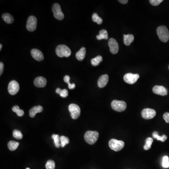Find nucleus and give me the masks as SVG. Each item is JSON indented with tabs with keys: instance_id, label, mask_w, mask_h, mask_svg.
Returning <instances> with one entry per match:
<instances>
[{
	"instance_id": "obj_1",
	"label": "nucleus",
	"mask_w": 169,
	"mask_h": 169,
	"mask_svg": "<svg viewBox=\"0 0 169 169\" xmlns=\"http://www.w3.org/2000/svg\"><path fill=\"white\" fill-rule=\"evenodd\" d=\"M99 137L98 132L96 131H86L84 135L86 142L90 145H93L96 142Z\"/></svg>"
},
{
	"instance_id": "obj_2",
	"label": "nucleus",
	"mask_w": 169,
	"mask_h": 169,
	"mask_svg": "<svg viewBox=\"0 0 169 169\" xmlns=\"http://www.w3.org/2000/svg\"><path fill=\"white\" fill-rule=\"evenodd\" d=\"M157 33L159 39L162 41L166 42L169 41V30L165 26H160L157 29Z\"/></svg>"
},
{
	"instance_id": "obj_3",
	"label": "nucleus",
	"mask_w": 169,
	"mask_h": 169,
	"mask_svg": "<svg viewBox=\"0 0 169 169\" xmlns=\"http://www.w3.org/2000/svg\"><path fill=\"white\" fill-rule=\"evenodd\" d=\"M55 52L58 56L60 58H68L71 55V51L69 47L64 45H60L56 47Z\"/></svg>"
},
{
	"instance_id": "obj_4",
	"label": "nucleus",
	"mask_w": 169,
	"mask_h": 169,
	"mask_svg": "<svg viewBox=\"0 0 169 169\" xmlns=\"http://www.w3.org/2000/svg\"><path fill=\"white\" fill-rule=\"evenodd\" d=\"M108 145L112 150H114L115 151H119L123 149L125 146V143L122 140L112 139L109 140Z\"/></svg>"
},
{
	"instance_id": "obj_5",
	"label": "nucleus",
	"mask_w": 169,
	"mask_h": 169,
	"mask_svg": "<svg viewBox=\"0 0 169 169\" xmlns=\"http://www.w3.org/2000/svg\"><path fill=\"white\" fill-rule=\"evenodd\" d=\"M111 106L114 111L117 112H122L125 110L127 105L124 101L114 100L111 103Z\"/></svg>"
},
{
	"instance_id": "obj_6",
	"label": "nucleus",
	"mask_w": 169,
	"mask_h": 169,
	"mask_svg": "<svg viewBox=\"0 0 169 169\" xmlns=\"http://www.w3.org/2000/svg\"><path fill=\"white\" fill-rule=\"evenodd\" d=\"M69 111L71 113V117L73 120H76L80 115V108L78 105L76 104H70L69 106Z\"/></svg>"
},
{
	"instance_id": "obj_7",
	"label": "nucleus",
	"mask_w": 169,
	"mask_h": 169,
	"mask_svg": "<svg viewBox=\"0 0 169 169\" xmlns=\"http://www.w3.org/2000/svg\"><path fill=\"white\" fill-rule=\"evenodd\" d=\"M52 10L55 18L59 20H62L64 18V14L62 12L61 6L59 4H55L53 5Z\"/></svg>"
},
{
	"instance_id": "obj_8",
	"label": "nucleus",
	"mask_w": 169,
	"mask_h": 169,
	"mask_svg": "<svg viewBox=\"0 0 169 169\" xmlns=\"http://www.w3.org/2000/svg\"><path fill=\"white\" fill-rule=\"evenodd\" d=\"M37 19L33 15H31L28 18L27 23V28L28 31L33 32L36 29Z\"/></svg>"
},
{
	"instance_id": "obj_9",
	"label": "nucleus",
	"mask_w": 169,
	"mask_h": 169,
	"mask_svg": "<svg viewBox=\"0 0 169 169\" xmlns=\"http://www.w3.org/2000/svg\"><path fill=\"white\" fill-rule=\"evenodd\" d=\"M139 75L138 74L127 73L124 76V80L127 84L132 85L137 82V81L139 79Z\"/></svg>"
},
{
	"instance_id": "obj_10",
	"label": "nucleus",
	"mask_w": 169,
	"mask_h": 169,
	"mask_svg": "<svg viewBox=\"0 0 169 169\" xmlns=\"http://www.w3.org/2000/svg\"><path fill=\"white\" fill-rule=\"evenodd\" d=\"M8 92L11 95H15L19 90L18 83L15 80H12L10 82L8 86Z\"/></svg>"
},
{
	"instance_id": "obj_11",
	"label": "nucleus",
	"mask_w": 169,
	"mask_h": 169,
	"mask_svg": "<svg viewBox=\"0 0 169 169\" xmlns=\"http://www.w3.org/2000/svg\"><path fill=\"white\" fill-rule=\"evenodd\" d=\"M156 111L152 108H144L142 112V117L145 120L152 119L156 116Z\"/></svg>"
},
{
	"instance_id": "obj_12",
	"label": "nucleus",
	"mask_w": 169,
	"mask_h": 169,
	"mask_svg": "<svg viewBox=\"0 0 169 169\" xmlns=\"http://www.w3.org/2000/svg\"><path fill=\"white\" fill-rule=\"evenodd\" d=\"M108 44L110 51L112 54H116L118 53L119 46L116 40L113 38H111L108 41Z\"/></svg>"
},
{
	"instance_id": "obj_13",
	"label": "nucleus",
	"mask_w": 169,
	"mask_h": 169,
	"mask_svg": "<svg viewBox=\"0 0 169 169\" xmlns=\"http://www.w3.org/2000/svg\"><path fill=\"white\" fill-rule=\"evenodd\" d=\"M153 92L158 95L165 96L168 94V91L165 87L162 86H155L153 88Z\"/></svg>"
},
{
	"instance_id": "obj_14",
	"label": "nucleus",
	"mask_w": 169,
	"mask_h": 169,
	"mask_svg": "<svg viewBox=\"0 0 169 169\" xmlns=\"http://www.w3.org/2000/svg\"><path fill=\"white\" fill-rule=\"evenodd\" d=\"M31 55L35 60L38 61H42L44 59L43 53L37 49H32L31 50Z\"/></svg>"
},
{
	"instance_id": "obj_15",
	"label": "nucleus",
	"mask_w": 169,
	"mask_h": 169,
	"mask_svg": "<svg viewBox=\"0 0 169 169\" xmlns=\"http://www.w3.org/2000/svg\"><path fill=\"white\" fill-rule=\"evenodd\" d=\"M34 85L37 87H44L46 84V80L43 77H39L34 80Z\"/></svg>"
},
{
	"instance_id": "obj_16",
	"label": "nucleus",
	"mask_w": 169,
	"mask_h": 169,
	"mask_svg": "<svg viewBox=\"0 0 169 169\" xmlns=\"http://www.w3.org/2000/svg\"><path fill=\"white\" fill-rule=\"evenodd\" d=\"M108 76L107 74H105L101 76L98 81V85L100 88L105 87L108 83Z\"/></svg>"
},
{
	"instance_id": "obj_17",
	"label": "nucleus",
	"mask_w": 169,
	"mask_h": 169,
	"mask_svg": "<svg viewBox=\"0 0 169 169\" xmlns=\"http://www.w3.org/2000/svg\"><path fill=\"white\" fill-rule=\"evenodd\" d=\"M43 110V107L41 106L38 105L37 106H34L30 109L29 111V116L32 118H33L35 117L37 113L41 112Z\"/></svg>"
},
{
	"instance_id": "obj_18",
	"label": "nucleus",
	"mask_w": 169,
	"mask_h": 169,
	"mask_svg": "<svg viewBox=\"0 0 169 169\" xmlns=\"http://www.w3.org/2000/svg\"><path fill=\"white\" fill-rule=\"evenodd\" d=\"M86 54V49L85 47H82L76 54V57L79 61H82L85 58Z\"/></svg>"
},
{
	"instance_id": "obj_19",
	"label": "nucleus",
	"mask_w": 169,
	"mask_h": 169,
	"mask_svg": "<svg viewBox=\"0 0 169 169\" xmlns=\"http://www.w3.org/2000/svg\"><path fill=\"white\" fill-rule=\"evenodd\" d=\"M134 37L132 34L124 35V42L125 45L129 46L134 41Z\"/></svg>"
},
{
	"instance_id": "obj_20",
	"label": "nucleus",
	"mask_w": 169,
	"mask_h": 169,
	"mask_svg": "<svg viewBox=\"0 0 169 169\" xmlns=\"http://www.w3.org/2000/svg\"><path fill=\"white\" fill-rule=\"evenodd\" d=\"M96 38L98 40H102L103 39L107 40L108 39L107 31L104 29L101 30L99 32V34L96 36Z\"/></svg>"
},
{
	"instance_id": "obj_21",
	"label": "nucleus",
	"mask_w": 169,
	"mask_h": 169,
	"mask_svg": "<svg viewBox=\"0 0 169 169\" xmlns=\"http://www.w3.org/2000/svg\"><path fill=\"white\" fill-rule=\"evenodd\" d=\"M2 19L7 24H11L13 22V17H12L11 15L9 13H5L2 15Z\"/></svg>"
},
{
	"instance_id": "obj_22",
	"label": "nucleus",
	"mask_w": 169,
	"mask_h": 169,
	"mask_svg": "<svg viewBox=\"0 0 169 169\" xmlns=\"http://www.w3.org/2000/svg\"><path fill=\"white\" fill-rule=\"evenodd\" d=\"M19 145V143L11 140L9 142L8 144V147L9 150L10 151H14L16 150Z\"/></svg>"
},
{
	"instance_id": "obj_23",
	"label": "nucleus",
	"mask_w": 169,
	"mask_h": 169,
	"mask_svg": "<svg viewBox=\"0 0 169 169\" xmlns=\"http://www.w3.org/2000/svg\"><path fill=\"white\" fill-rule=\"evenodd\" d=\"M102 61H103L102 56L101 55H98L97 56H96V58L92 59L91 61V63L93 66H98L99 63L102 62Z\"/></svg>"
},
{
	"instance_id": "obj_24",
	"label": "nucleus",
	"mask_w": 169,
	"mask_h": 169,
	"mask_svg": "<svg viewBox=\"0 0 169 169\" xmlns=\"http://www.w3.org/2000/svg\"><path fill=\"white\" fill-rule=\"evenodd\" d=\"M152 136L154 138L157 139L158 140H161L162 142H165L167 139V136L165 135H163L162 136H159L158 132L156 131L153 132Z\"/></svg>"
},
{
	"instance_id": "obj_25",
	"label": "nucleus",
	"mask_w": 169,
	"mask_h": 169,
	"mask_svg": "<svg viewBox=\"0 0 169 169\" xmlns=\"http://www.w3.org/2000/svg\"><path fill=\"white\" fill-rule=\"evenodd\" d=\"M12 111L15 112L17 114L18 116L21 117L23 116L24 115V111H23L22 109H20L18 106L15 105V106H13L12 107Z\"/></svg>"
},
{
	"instance_id": "obj_26",
	"label": "nucleus",
	"mask_w": 169,
	"mask_h": 169,
	"mask_svg": "<svg viewBox=\"0 0 169 169\" xmlns=\"http://www.w3.org/2000/svg\"><path fill=\"white\" fill-rule=\"evenodd\" d=\"M52 138L54 139V143L55 144V146L56 148H60L61 146V144L60 142V137L58 134H53L52 136Z\"/></svg>"
},
{
	"instance_id": "obj_27",
	"label": "nucleus",
	"mask_w": 169,
	"mask_h": 169,
	"mask_svg": "<svg viewBox=\"0 0 169 169\" xmlns=\"http://www.w3.org/2000/svg\"><path fill=\"white\" fill-rule=\"evenodd\" d=\"M153 142V139L152 138L148 137L146 139V144L144 146V149L148 150L150 149L151 147L152 144Z\"/></svg>"
},
{
	"instance_id": "obj_28",
	"label": "nucleus",
	"mask_w": 169,
	"mask_h": 169,
	"mask_svg": "<svg viewBox=\"0 0 169 169\" xmlns=\"http://www.w3.org/2000/svg\"><path fill=\"white\" fill-rule=\"evenodd\" d=\"M92 19H93V21H94V22L97 23L98 24H102V23H103V19L100 18L98 15L97 14L95 13L93 14V15H92Z\"/></svg>"
},
{
	"instance_id": "obj_29",
	"label": "nucleus",
	"mask_w": 169,
	"mask_h": 169,
	"mask_svg": "<svg viewBox=\"0 0 169 169\" xmlns=\"http://www.w3.org/2000/svg\"><path fill=\"white\" fill-rule=\"evenodd\" d=\"M63 80H64V82H66V83H67L68 84V87L69 89H73L75 88V84H71L70 82V76H69L68 75H66L64 76V78H63Z\"/></svg>"
},
{
	"instance_id": "obj_30",
	"label": "nucleus",
	"mask_w": 169,
	"mask_h": 169,
	"mask_svg": "<svg viewBox=\"0 0 169 169\" xmlns=\"http://www.w3.org/2000/svg\"><path fill=\"white\" fill-rule=\"evenodd\" d=\"M70 142V140L67 137L64 136H62L60 137V142H61V146L63 148L65 147V145H67Z\"/></svg>"
},
{
	"instance_id": "obj_31",
	"label": "nucleus",
	"mask_w": 169,
	"mask_h": 169,
	"mask_svg": "<svg viewBox=\"0 0 169 169\" xmlns=\"http://www.w3.org/2000/svg\"><path fill=\"white\" fill-rule=\"evenodd\" d=\"M46 169H55V162L52 160H49L46 164Z\"/></svg>"
},
{
	"instance_id": "obj_32",
	"label": "nucleus",
	"mask_w": 169,
	"mask_h": 169,
	"mask_svg": "<svg viewBox=\"0 0 169 169\" xmlns=\"http://www.w3.org/2000/svg\"><path fill=\"white\" fill-rule=\"evenodd\" d=\"M13 136L15 138L18 139H21L23 138V134L21 131L17 130H15L13 131Z\"/></svg>"
},
{
	"instance_id": "obj_33",
	"label": "nucleus",
	"mask_w": 169,
	"mask_h": 169,
	"mask_svg": "<svg viewBox=\"0 0 169 169\" xmlns=\"http://www.w3.org/2000/svg\"><path fill=\"white\" fill-rule=\"evenodd\" d=\"M162 166L164 168H168L169 167V158L167 156H164L162 159Z\"/></svg>"
},
{
	"instance_id": "obj_34",
	"label": "nucleus",
	"mask_w": 169,
	"mask_h": 169,
	"mask_svg": "<svg viewBox=\"0 0 169 169\" xmlns=\"http://www.w3.org/2000/svg\"><path fill=\"white\" fill-rule=\"evenodd\" d=\"M162 0H150L149 2L153 6H158L162 2Z\"/></svg>"
},
{
	"instance_id": "obj_35",
	"label": "nucleus",
	"mask_w": 169,
	"mask_h": 169,
	"mask_svg": "<svg viewBox=\"0 0 169 169\" xmlns=\"http://www.w3.org/2000/svg\"><path fill=\"white\" fill-rule=\"evenodd\" d=\"M60 96L63 98H66L68 95V91L66 89H62L61 93L60 94Z\"/></svg>"
},
{
	"instance_id": "obj_36",
	"label": "nucleus",
	"mask_w": 169,
	"mask_h": 169,
	"mask_svg": "<svg viewBox=\"0 0 169 169\" xmlns=\"http://www.w3.org/2000/svg\"><path fill=\"white\" fill-rule=\"evenodd\" d=\"M163 117L166 123H169V113H165L163 115Z\"/></svg>"
},
{
	"instance_id": "obj_37",
	"label": "nucleus",
	"mask_w": 169,
	"mask_h": 169,
	"mask_svg": "<svg viewBox=\"0 0 169 169\" xmlns=\"http://www.w3.org/2000/svg\"><path fill=\"white\" fill-rule=\"evenodd\" d=\"M4 70V64L2 62L0 63V75H2Z\"/></svg>"
},
{
	"instance_id": "obj_38",
	"label": "nucleus",
	"mask_w": 169,
	"mask_h": 169,
	"mask_svg": "<svg viewBox=\"0 0 169 169\" xmlns=\"http://www.w3.org/2000/svg\"><path fill=\"white\" fill-rule=\"evenodd\" d=\"M119 2H120L121 4H126L128 2V0H120L118 1Z\"/></svg>"
},
{
	"instance_id": "obj_39",
	"label": "nucleus",
	"mask_w": 169,
	"mask_h": 169,
	"mask_svg": "<svg viewBox=\"0 0 169 169\" xmlns=\"http://www.w3.org/2000/svg\"><path fill=\"white\" fill-rule=\"evenodd\" d=\"M62 89H59V88H58V89H56L55 92L57 94H60V93H61V91H62Z\"/></svg>"
},
{
	"instance_id": "obj_40",
	"label": "nucleus",
	"mask_w": 169,
	"mask_h": 169,
	"mask_svg": "<svg viewBox=\"0 0 169 169\" xmlns=\"http://www.w3.org/2000/svg\"><path fill=\"white\" fill-rule=\"evenodd\" d=\"M2 44H0V50H1V49H2Z\"/></svg>"
},
{
	"instance_id": "obj_41",
	"label": "nucleus",
	"mask_w": 169,
	"mask_h": 169,
	"mask_svg": "<svg viewBox=\"0 0 169 169\" xmlns=\"http://www.w3.org/2000/svg\"><path fill=\"white\" fill-rule=\"evenodd\" d=\"M26 169H30L29 168H27Z\"/></svg>"
},
{
	"instance_id": "obj_42",
	"label": "nucleus",
	"mask_w": 169,
	"mask_h": 169,
	"mask_svg": "<svg viewBox=\"0 0 169 169\" xmlns=\"http://www.w3.org/2000/svg\"></svg>"
}]
</instances>
